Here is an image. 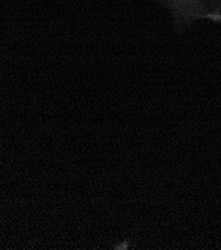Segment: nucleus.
<instances>
[{"mask_svg": "<svg viewBox=\"0 0 221 250\" xmlns=\"http://www.w3.org/2000/svg\"><path fill=\"white\" fill-rule=\"evenodd\" d=\"M167 2L175 8L176 15L182 20L208 18L205 0H167Z\"/></svg>", "mask_w": 221, "mask_h": 250, "instance_id": "nucleus-1", "label": "nucleus"}]
</instances>
